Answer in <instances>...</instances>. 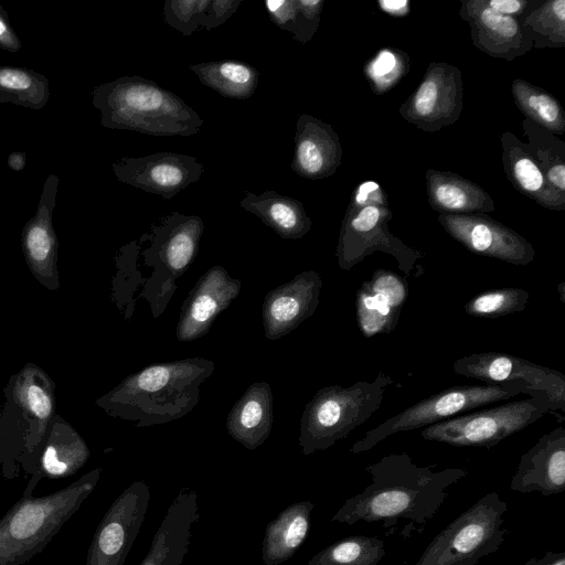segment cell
Returning a JSON list of instances; mask_svg holds the SVG:
<instances>
[{
    "instance_id": "obj_1",
    "label": "cell",
    "mask_w": 565,
    "mask_h": 565,
    "mask_svg": "<svg viewBox=\"0 0 565 565\" xmlns=\"http://www.w3.org/2000/svg\"><path fill=\"white\" fill-rule=\"evenodd\" d=\"M434 467L417 466L406 452L382 457L364 469L372 482L345 500L331 521L349 525L381 522L386 535L402 523L404 540L424 533L444 504L447 489L467 475L463 468L435 471Z\"/></svg>"
},
{
    "instance_id": "obj_2",
    "label": "cell",
    "mask_w": 565,
    "mask_h": 565,
    "mask_svg": "<svg viewBox=\"0 0 565 565\" xmlns=\"http://www.w3.org/2000/svg\"><path fill=\"white\" fill-rule=\"evenodd\" d=\"M214 369L215 363L203 358L154 363L126 376L95 404L138 428L166 424L195 407L200 386Z\"/></svg>"
},
{
    "instance_id": "obj_3",
    "label": "cell",
    "mask_w": 565,
    "mask_h": 565,
    "mask_svg": "<svg viewBox=\"0 0 565 565\" xmlns=\"http://www.w3.org/2000/svg\"><path fill=\"white\" fill-rule=\"evenodd\" d=\"M93 105L109 129L151 136H192L204 121L180 96L141 76H122L96 86Z\"/></svg>"
},
{
    "instance_id": "obj_4",
    "label": "cell",
    "mask_w": 565,
    "mask_h": 565,
    "mask_svg": "<svg viewBox=\"0 0 565 565\" xmlns=\"http://www.w3.org/2000/svg\"><path fill=\"white\" fill-rule=\"evenodd\" d=\"M6 402L0 411V444L11 471L35 470L49 426L55 413V383L34 363H26L3 388Z\"/></svg>"
},
{
    "instance_id": "obj_5",
    "label": "cell",
    "mask_w": 565,
    "mask_h": 565,
    "mask_svg": "<svg viewBox=\"0 0 565 565\" xmlns=\"http://www.w3.org/2000/svg\"><path fill=\"white\" fill-rule=\"evenodd\" d=\"M100 473L95 468L44 497L22 495L0 519V565H23L41 553L93 492Z\"/></svg>"
},
{
    "instance_id": "obj_6",
    "label": "cell",
    "mask_w": 565,
    "mask_h": 565,
    "mask_svg": "<svg viewBox=\"0 0 565 565\" xmlns=\"http://www.w3.org/2000/svg\"><path fill=\"white\" fill-rule=\"evenodd\" d=\"M393 379L380 372L372 382L320 388L305 406L300 418L299 446L303 455L327 450L364 424L379 411Z\"/></svg>"
},
{
    "instance_id": "obj_7",
    "label": "cell",
    "mask_w": 565,
    "mask_h": 565,
    "mask_svg": "<svg viewBox=\"0 0 565 565\" xmlns=\"http://www.w3.org/2000/svg\"><path fill=\"white\" fill-rule=\"evenodd\" d=\"M507 512L497 491L483 495L430 541L415 565H478L505 541Z\"/></svg>"
},
{
    "instance_id": "obj_8",
    "label": "cell",
    "mask_w": 565,
    "mask_h": 565,
    "mask_svg": "<svg viewBox=\"0 0 565 565\" xmlns=\"http://www.w3.org/2000/svg\"><path fill=\"white\" fill-rule=\"evenodd\" d=\"M520 393L527 394V391L524 385L519 383L451 386L418 401L367 430L364 437L354 443L349 451L356 455L371 450L394 434L425 428L459 414L510 399Z\"/></svg>"
},
{
    "instance_id": "obj_9",
    "label": "cell",
    "mask_w": 565,
    "mask_h": 565,
    "mask_svg": "<svg viewBox=\"0 0 565 565\" xmlns=\"http://www.w3.org/2000/svg\"><path fill=\"white\" fill-rule=\"evenodd\" d=\"M548 412H555L548 396L537 393L525 399L472 411L429 425L420 431V436L455 447L491 448Z\"/></svg>"
},
{
    "instance_id": "obj_10",
    "label": "cell",
    "mask_w": 565,
    "mask_h": 565,
    "mask_svg": "<svg viewBox=\"0 0 565 565\" xmlns=\"http://www.w3.org/2000/svg\"><path fill=\"white\" fill-rule=\"evenodd\" d=\"M393 212L387 206L369 205L359 210L348 207L341 223L335 256L343 270H350L374 252L395 258L406 276L425 254L394 236L388 227Z\"/></svg>"
},
{
    "instance_id": "obj_11",
    "label": "cell",
    "mask_w": 565,
    "mask_h": 565,
    "mask_svg": "<svg viewBox=\"0 0 565 565\" xmlns=\"http://www.w3.org/2000/svg\"><path fill=\"white\" fill-rule=\"evenodd\" d=\"M452 370L457 375L484 383H519L527 394L544 393L555 411L565 412V375L529 360L501 352L473 353L457 359Z\"/></svg>"
},
{
    "instance_id": "obj_12",
    "label": "cell",
    "mask_w": 565,
    "mask_h": 565,
    "mask_svg": "<svg viewBox=\"0 0 565 565\" xmlns=\"http://www.w3.org/2000/svg\"><path fill=\"white\" fill-rule=\"evenodd\" d=\"M463 106L460 68L446 62H430L416 89L398 108L399 115L425 132L454 125Z\"/></svg>"
},
{
    "instance_id": "obj_13",
    "label": "cell",
    "mask_w": 565,
    "mask_h": 565,
    "mask_svg": "<svg viewBox=\"0 0 565 565\" xmlns=\"http://www.w3.org/2000/svg\"><path fill=\"white\" fill-rule=\"evenodd\" d=\"M149 486L136 481L111 503L93 535L85 565H124L145 521Z\"/></svg>"
},
{
    "instance_id": "obj_14",
    "label": "cell",
    "mask_w": 565,
    "mask_h": 565,
    "mask_svg": "<svg viewBox=\"0 0 565 565\" xmlns=\"http://www.w3.org/2000/svg\"><path fill=\"white\" fill-rule=\"evenodd\" d=\"M437 220L450 237L473 254L519 266L534 259L530 242L488 214H439Z\"/></svg>"
},
{
    "instance_id": "obj_15",
    "label": "cell",
    "mask_w": 565,
    "mask_h": 565,
    "mask_svg": "<svg viewBox=\"0 0 565 565\" xmlns=\"http://www.w3.org/2000/svg\"><path fill=\"white\" fill-rule=\"evenodd\" d=\"M203 171L195 157L170 151L124 157L113 163V172L120 182L168 200L198 182Z\"/></svg>"
},
{
    "instance_id": "obj_16",
    "label": "cell",
    "mask_w": 565,
    "mask_h": 565,
    "mask_svg": "<svg viewBox=\"0 0 565 565\" xmlns=\"http://www.w3.org/2000/svg\"><path fill=\"white\" fill-rule=\"evenodd\" d=\"M204 223L200 216L171 212L153 223L141 236L150 243L145 250L149 265L172 279L180 277L193 263Z\"/></svg>"
},
{
    "instance_id": "obj_17",
    "label": "cell",
    "mask_w": 565,
    "mask_h": 565,
    "mask_svg": "<svg viewBox=\"0 0 565 565\" xmlns=\"http://www.w3.org/2000/svg\"><path fill=\"white\" fill-rule=\"evenodd\" d=\"M242 282L220 266L206 270L184 300L177 324L179 341H194L205 335L221 312L236 299Z\"/></svg>"
},
{
    "instance_id": "obj_18",
    "label": "cell",
    "mask_w": 565,
    "mask_h": 565,
    "mask_svg": "<svg viewBox=\"0 0 565 565\" xmlns=\"http://www.w3.org/2000/svg\"><path fill=\"white\" fill-rule=\"evenodd\" d=\"M321 287V276L305 270L269 290L262 308L266 339L278 340L311 317L318 308Z\"/></svg>"
},
{
    "instance_id": "obj_19",
    "label": "cell",
    "mask_w": 565,
    "mask_h": 565,
    "mask_svg": "<svg viewBox=\"0 0 565 565\" xmlns=\"http://www.w3.org/2000/svg\"><path fill=\"white\" fill-rule=\"evenodd\" d=\"M57 186L58 178L50 174L44 183L36 213L21 233L22 252L32 276L51 291L60 288L58 243L53 227Z\"/></svg>"
},
{
    "instance_id": "obj_20",
    "label": "cell",
    "mask_w": 565,
    "mask_h": 565,
    "mask_svg": "<svg viewBox=\"0 0 565 565\" xmlns=\"http://www.w3.org/2000/svg\"><path fill=\"white\" fill-rule=\"evenodd\" d=\"M459 15L470 25L473 45L491 57L511 62L533 47L520 19L492 11L483 0H461Z\"/></svg>"
},
{
    "instance_id": "obj_21",
    "label": "cell",
    "mask_w": 565,
    "mask_h": 565,
    "mask_svg": "<svg viewBox=\"0 0 565 565\" xmlns=\"http://www.w3.org/2000/svg\"><path fill=\"white\" fill-rule=\"evenodd\" d=\"M408 298L405 278L390 269H376L355 294V318L365 338L391 333Z\"/></svg>"
},
{
    "instance_id": "obj_22",
    "label": "cell",
    "mask_w": 565,
    "mask_h": 565,
    "mask_svg": "<svg viewBox=\"0 0 565 565\" xmlns=\"http://www.w3.org/2000/svg\"><path fill=\"white\" fill-rule=\"evenodd\" d=\"M520 493L553 495L565 490V428L544 434L522 455L510 483Z\"/></svg>"
},
{
    "instance_id": "obj_23",
    "label": "cell",
    "mask_w": 565,
    "mask_h": 565,
    "mask_svg": "<svg viewBox=\"0 0 565 565\" xmlns=\"http://www.w3.org/2000/svg\"><path fill=\"white\" fill-rule=\"evenodd\" d=\"M291 170L309 180L329 178L342 162L340 138L330 124L309 114L296 121Z\"/></svg>"
},
{
    "instance_id": "obj_24",
    "label": "cell",
    "mask_w": 565,
    "mask_h": 565,
    "mask_svg": "<svg viewBox=\"0 0 565 565\" xmlns=\"http://www.w3.org/2000/svg\"><path fill=\"white\" fill-rule=\"evenodd\" d=\"M89 455L83 437L63 417L55 414L23 495H32L43 477L60 479L75 475L86 463Z\"/></svg>"
},
{
    "instance_id": "obj_25",
    "label": "cell",
    "mask_w": 565,
    "mask_h": 565,
    "mask_svg": "<svg viewBox=\"0 0 565 565\" xmlns=\"http://www.w3.org/2000/svg\"><path fill=\"white\" fill-rule=\"evenodd\" d=\"M198 520V494L183 488L169 505L140 565H181L189 551L192 525Z\"/></svg>"
},
{
    "instance_id": "obj_26",
    "label": "cell",
    "mask_w": 565,
    "mask_h": 565,
    "mask_svg": "<svg viewBox=\"0 0 565 565\" xmlns=\"http://www.w3.org/2000/svg\"><path fill=\"white\" fill-rule=\"evenodd\" d=\"M502 164L507 179L523 195L552 211L565 210V195L553 190L539 164L527 150L525 142L513 132L500 137Z\"/></svg>"
},
{
    "instance_id": "obj_27",
    "label": "cell",
    "mask_w": 565,
    "mask_h": 565,
    "mask_svg": "<svg viewBox=\"0 0 565 565\" xmlns=\"http://www.w3.org/2000/svg\"><path fill=\"white\" fill-rule=\"evenodd\" d=\"M425 182L428 204L439 214H488L495 209L486 190L460 174L427 169Z\"/></svg>"
},
{
    "instance_id": "obj_28",
    "label": "cell",
    "mask_w": 565,
    "mask_h": 565,
    "mask_svg": "<svg viewBox=\"0 0 565 565\" xmlns=\"http://www.w3.org/2000/svg\"><path fill=\"white\" fill-rule=\"evenodd\" d=\"M273 402V391L267 382L250 384L226 418L228 435L249 450L262 446L271 431Z\"/></svg>"
},
{
    "instance_id": "obj_29",
    "label": "cell",
    "mask_w": 565,
    "mask_h": 565,
    "mask_svg": "<svg viewBox=\"0 0 565 565\" xmlns=\"http://www.w3.org/2000/svg\"><path fill=\"white\" fill-rule=\"evenodd\" d=\"M239 205L286 239L303 237L312 225L302 202L273 190L260 194L245 191Z\"/></svg>"
},
{
    "instance_id": "obj_30",
    "label": "cell",
    "mask_w": 565,
    "mask_h": 565,
    "mask_svg": "<svg viewBox=\"0 0 565 565\" xmlns=\"http://www.w3.org/2000/svg\"><path fill=\"white\" fill-rule=\"evenodd\" d=\"M313 508L311 501L292 503L267 524L262 543L265 565H279L295 555L307 537Z\"/></svg>"
},
{
    "instance_id": "obj_31",
    "label": "cell",
    "mask_w": 565,
    "mask_h": 565,
    "mask_svg": "<svg viewBox=\"0 0 565 565\" xmlns=\"http://www.w3.org/2000/svg\"><path fill=\"white\" fill-rule=\"evenodd\" d=\"M199 81L223 97L247 99L256 90L259 73L253 65L237 60H222L191 65Z\"/></svg>"
},
{
    "instance_id": "obj_32",
    "label": "cell",
    "mask_w": 565,
    "mask_h": 565,
    "mask_svg": "<svg viewBox=\"0 0 565 565\" xmlns=\"http://www.w3.org/2000/svg\"><path fill=\"white\" fill-rule=\"evenodd\" d=\"M523 135L527 150L539 164L550 186L565 195V142L556 135L524 118Z\"/></svg>"
},
{
    "instance_id": "obj_33",
    "label": "cell",
    "mask_w": 565,
    "mask_h": 565,
    "mask_svg": "<svg viewBox=\"0 0 565 565\" xmlns=\"http://www.w3.org/2000/svg\"><path fill=\"white\" fill-rule=\"evenodd\" d=\"M511 93L525 118L554 135H564L565 111L555 96L522 78L512 81Z\"/></svg>"
},
{
    "instance_id": "obj_34",
    "label": "cell",
    "mask_w": 565,
    "mask_h": 565,
    "mask_svg": "<svg viewBox=\"0 0 565 565\" xmlns=\"http://www.w3.org/2000/svg\"><path fill=\"white\" fill-rule=\"evenodd\" d=\"M264 4L270 21L305 45L318 30L324 0H266Z\"/></svg>"
},
{
    "instance_id": "obj_35",
    "label": "cell",
    "mask_w": 565,
    "mask_h": 565,
    "mask_svg": "<svg viewBox=\"0 0 565 565\" xmlns=\"http://www.w3.org/2000/svg\"><path fill=\"white\" fill-rule=\"evenodd\" d=\"M50 98L49 81L22 67L0 66V103L42 109Z\"/></svg>"
},
{
    "instance_id": "obj_36",
    "label": "cell",
    "mask_w": 565,
    "mask_h": 565,
    "mask_svg": "<svg viewBox=\"0 0 565 565\" xmlns=\"http://www.w3.org/2000/svg\"><path fill=\"white\" fill-rule=\"evenodd\" d=\"M521 21L533 47L565 46V0H539Z\"/></svg>"
},
{
    "instance_id": "obj_37",
    "label": "cell",
    "mask_w": 565,
    "mask_h": 565,
    "mask_svg": "<svg viewBox=\"0 0 565 565\" xmlns=\"http://www.w3.org/2000/svg\"><path fill=\"white\" fill-rule=\"evenodd\" d=\"M385 555L384 542L353 535L339 540L313 555L307 565H377Z\"/></svg>"
},
{
    "instance_id": "obj_38",
    "label": "cell",
    "mask_w": 565,
    "mask_h": 565,
    "mask_svg": "<svg viewBox=\"0 0 565 565\" xmlns=\"http://www.w3.org/2000/svg\"><path fill=\"white\" fill-rule=\"evenodd\" d=\"M409 55L396 47L379 50L363 66V74L376 95L393 89L409 72Z\"/></svg>"
},
{
    "instance_id": "obj_39",
    "label": "cell",
    "mask_w": 565,
    "mask_h": 565,
    "mask_svg": "<svg viewBox=\"0 0 565 565\" xmlns=\"http://www.w3.org/2000/svg\"><path fill=\"white\" fill-rule=\"evenodd\" d=\"M529 298L530 294L520 287L494 288L473 296L463 309L475 318L494 319L523 311Z\"/></svg>"
},
{
    "instance_id": "obj_40",
    "label": "cell",
    "mask_w": 565,
    "mask_h": 565,
    "mask_svg": "<svg viewBox=\"0 0 565 565\" xmlns=\"http://www.w3.org/2000/svg\"><path fill=\"white\" fill-rule=\"evenodd\" d=\"M210 0H166L164 22L184 36L201 28Z\"/></svg>"
},
{
    "instance_id": "obj_41",
    "label": "cell",
    "mask_w": 565,
    "mask_h": 565,
    "mask_svg": "<svg viewBox=\"0 0 565 565\" xmlns=\"http://www.w3.org/2000/svg\"><path fill=\"white\" fill-rule=\"evenodd\" d=\"M369 205L388 207L387 194L381 184L373 180L363 181L354 189L348 207L359 210Z\"/></svg>"
},
{
    "instance_id": "obj_42",
    "label": "cell",
    "mask_w": 565,
    "mask_h": 565,
    "mask_svg": "<svg viewBox=\"0 0 565 565\" xmlns=\"http://www.w3.org/2000/svg\"><path fill=\"white\" fill-rule=\"evenodd\" d=\"M242 0H210L201 28L212 30L222 25L237 10Z\"/></svg>"
},
{
    "instance_id": "obj_43",
    "label": "cell",
    "mask_w": 565,
    "mask_h": 565,
    "mask_svg": "<svg viewBox=\"0 0 565 565\" xmlns=\"http://www.w3.org/2000/svg\"><path fill=\"white\" fill-rule=\"evenodd\" d=\"M484 4L500 14L520 20L536 4L539 0H483Z\"/></svg>"
},
{
    "instance_id": "obj_44",
    "label": "cell",
    "mask_w": 565,
    "mask_h": 565,
    "mask_svg": "<svg viewBox=\"0 0 565 565\" xmlns=\"http://www.w3.org/2000/svg\"><path fill=\"white\" fill-rule=\"evenodd\" d=\"M0 49L14 53L21 49V41L9 23L8 15L0 4Z\"/></svg>"
},
{
    "instance_id": "obj_45",
    "label": "cell",
    "mask_w": 565,
    "mask_h": 565,
    "mask_svg": "<svg viewBox=\"0 0 565 565\" xmlns=\"http://www.w3.org/2000/svg\"><path fill=\"white\" fill-rule=\"evenodd\" d=\"M376 4L384 13L395 17H407L411 11L409 0H377Z\"/></svg>"
},
{
    "instance_id": "obj_46",
    "label": "cell",
    "mask_w": 565,
    "mask_h": 565,
    "mask_svg": "<svg viewBox=\"0 0 565 565\" xmlns=\"http://www.w3.org/2000/svg\"><path fill=\"white\" fill-rule=\"evenodd\" d=\"M524 565H565V552H547L541 557H531Z\"/></svg>"
},
{
    "instance_id": "obj_47",
    "label": "cell",
    "mask_w": 565,
    "mask_h": 565,
    "mask_svg": "<svg viewBox=\"0 0 565 565\" xmlns=\"http://www.w3.org/2000/svg\"><path fill=\"white\" fill-rule=\"evenodd\" d=\"M8 164L11 169L15 171H20L25 166V153L24 152H13L8 158Z\"/></svg>"
},
{
    "instance_id": "obj_48",
    "label": "cell",
    "mask_w": 565,
    "mask_h": 565,
    "mask_svg": "<svg viewBox=\"0 0 565 565\" xmlns=\"http://www.w3.org/2000/svg\"><path fill=\"white\" fill-rule=\"evenodd\" d=\"M0 466L2 467V475H3L7 469V466H8V459L2 450H0Z\"/></svg>"
},
{
    "instance_id": "obj_49",
    "label": "cell",
    "mask_w": 565,
    "mask_h": 565,
    "mask_svg": "<svg viewBox=\"0 0 565 565\" xmlns=\"http://www.w3.org/2000/svg\"><path fill=\"white\" fill-rule=\"evenodd\" d=\"M0 450H2L4 452V455L7 456L6 451L3 450L1 444H0ZM7 459H8V456H7ZM3 477H6L7 479H10V466H9V459H8V466H7V469L3 473Z\"/></svg>"
},
{
    "instance_id": "obj_50",
    "label": "cell",
    "mask_w": 565,
    "mask_h": 565,
    "mask_svg": "<svg viewBox=\"0 0 565 565\" xmlns=\"http://www.w3.org/2000/svg\"><path fill=\"white\" fill-rule=\"evenodd\" d=\"M557 289L559 290L561 299H562V301L564 302V301H565V299H564V297H563V296H564V282H561V284L558 285Z\"/></svg>"
}]
</instances>
